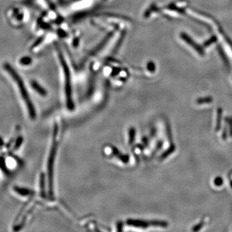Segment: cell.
<instances>
[{
    "instance_id": "cell-1",
    "label": "cell",
    "mask_w": 232,
    "mask_h": 232,
    "mask_svg": "<svg viewBox=\"0 0 232 232\" xmlns=\"http://www.w3.org/2000/svg\"><path fill=\"white\" fill-rule=\"evenodd\" d=\"M4 68H5V69L12 75V78L17 83V84H18L19 89L20 90L22 98L24 99L25 102H26V105H27L30 117L32 119H34L36 118V110H35V108H34V107L32 104V101L30 100V99L29 98L27 90L25 87L23 81H22L21 78L20 77V75L18 74V73H17L14 70V68L12 67V66L11 65H9L8 63H5V64H4Z\"/></svg>"
},
{
    "instance_id": "cell-2",
    "label": "cell",
    "mask_w": 232,
    "mask_h": 232,
    "mask_svg": "<svg viewBox=\"0 0 232 232\" xmlns=\"http://www.w3.org/2000/svg\"><path fill=\"white\" fill-rule=\"evenodd\" d=\"M57 125H55L54 130V140L52 146L50 150V155L48 157V189H49V194L50 196H53V177H54V165L56 154L57 148Z\"/></svg>"
},
{
    "instance_id": "cell-3",
    "label": "cell",
    "mask_w": 232,
    "mask_h": 232,
    "mask_svg": "<svg viewBox=\"0 0 232 232\" xmlns=\"http://www.w3.org/2000/svg\"><path fill=\"white\" fill-rule=\"evenodd\" d=\"M60 60L61 63L63 64V69L65 72V92H66V106L70 110H72L74 108V105L72 100V88H71V78H70V73L68 71V66L66 65L65 60L63 57V56L60 55Z\"/></svg>"
},
{
    "instance_id": "cell-4",
    "label": "cell",
    "mask_w": 232,
    "mask_h": 232,
    "mask_svg": "<svg viewBox=\"0 0 232 232\" xmlns=\"http://www.w3.org/2000/svg\"><path fill=\"white\" fill-rule=\"evenodd\" d=\"M127 225L134 226L136 228H147L150 225L153 226H165V223L161 221H148L139 219H128L126 221Z\"/></svg>"
},
{
    "instance_id": "cell-5",
    "label": "cell",
    "mask_w": 232,
    "mask_h": 232,
    "mask_svg": "<svg viewBox=\"0 0 232 232\" xmlns=\"http://www.w3.org/2000/svg\"><path fill=\"white\" fill-rule=\"evenodd\" d=\"M180 37H181V38L183 40H184L185 42H186L188 45H191L195 50H197V52H198L200 55H204V50L202 48V47H201L199 45L195 43L190 37H189V36H188L186 34L183 33V32L181 33L180 34Z\"/></svg>"
},
{
    "instance_id": "cell-6",
    "label": "cell",
    "mask_w": 232,
    "mask_h": 232,
    "mask_svg": "<svg viewBox=\"0 0 232 232\" xmlns=\"http://www.w3.org/2000/svg\"><path fill=\"white\" fill-rule=\"evenodd\" d=\"M14 190L17 193H18L19 195H22V196H28V195H30L33 193L32 191L30 190V189L26 188L19 187V186H15L14 188Z\"/></svg>"
},
{
    "instance_id": "cell-7",
    "label": "cell",
    "mask_w": 232,
    "mask_h": 232,
    "mask_svg": "<svg viewBox=\"0 0 232 232\" xmlns=\"http://www.w3.org/2000/svg\"><path fill=\"white\" fill-rule=\"evenodd\" d=\"M32 88L35 90L38 93H39L41 96H45L47 94V92L44 89H43L41 86L36 81H32Z\"/></svg>"
},
{
    "instance_id": "cell-8",
    "label": "cell",
    "mask_w": 232,
    "mask_h": 232,
    "mask_svg": "<svg viewBox=\"0 0 232 232\" xmlns=\"http://www.w3.org/2000/svg\"><path fill=\"white\" fill-rule=\"evenodd\" d=\"M135 128L132 127L130 128V130H129V143L130 144H132L134 140H135Z\"/></svg>"
},
{
    "instance_id": "cell-9",
    "label": "cell",
    "mask_w": 232,
    "mask_h": 232,
    "mask_svg": "<svg viewBox=\"0 0 232 232\" xmlns=\"http://www.w3.org/2000/svg\"><path fill=\"white\" fill-rule=\"evenodd\" d=\"M40 187H41V193L43 197H44V193H45V175L44 174H42L41 175Z\"/></svg>"
},
{
    "instance_id": "cell-10",
    "label": "cell",
    "mask_w": 232,
    "mask_h": 232,
    "mask_svg": "<svg viewBox=\"0 0 232 232\" xmlns=\"http://www.w3.org/2000/svg\"><path fill=\"white\" fill-rule=\"evenodd\" d=\"M23 142V138L22 136H20L18 137V138H17L16 142H15V144H14V150H18L21 146Z\"/></svg>"
},
{
    "instance_id": "cell-11",
    "label": "cell",
    "mask_w": 232,
    "mask_h": 232,
    "mask_svg": "<svg viewBox=\"0 0 232 232\" xmlns=\"http://www.w3.org/2000/svg\"><path fill=\"white\" fill-rule=\"evenodd\" d=\"M31 61H32V59L29 57H24L20 59V63L22 65H27L30 64Z\"/></svg>"
},
{
    "instance_id": "cell-12",
    "label": "cell",
    "mask_w": 232,
    "mask_h": 232,
    "mask_svg": "<svg viewBox=\"0 0 232 232\" xmlns=\"http://www.w3.org/2000/svg\"><path fill=\"white\" fill-rule=\"evenodd\" d=\"M216 40H217V38H216V36H212V38H210L207 41H206V42L204 43V47H208V46H210L211 44H212V43H213L216 42Z\"/></svg>"
},
{
    "instance_id": "cell-13",
    "label": "cell",
    "mask_w": 232,
    "mask_h": 232,
    "mask_svg": "<svg viewBox=\"0 0 232 232\" xmlns=\"http://www.w3.org/2000/svg\"><path fill=\"white\" fill-rule=\"evenodd\" d=\"M0 167H1V168L4 171H7V168H6V166H5V161L3 158L0 157Z\"/></svg>"
},
{
    "instance_id": "cell-14",
    "label": "cell",
    "mask_w": 232,
    "mask_h": 232,
    "mask_svg": "<svg viewBox=\"0 0 232 232\" xmlns=\"http://www.w3.org/2000/svg\"><path fill=\"white\" fill-rule=\"evenodd\" d=\"M3 145V141L2 140V138H0V147H2Z\"/></svg>"
}]
</instances>
